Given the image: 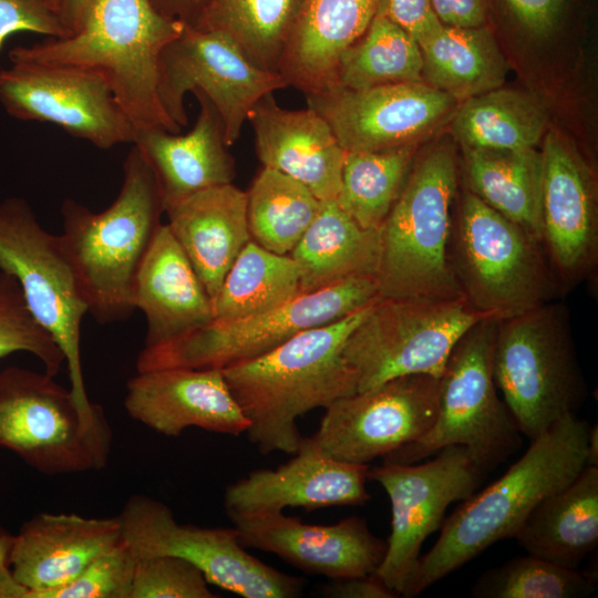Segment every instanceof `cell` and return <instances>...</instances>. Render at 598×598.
<instances>
[{"instance_id": "1", "label": "cell", "mask_w": 598, "mask_h": 598, "mask_svg": "<svg viewBox=\"0 0 598 598\" xmlns=\"http://www.w3.org/2000/svg\"><path fill=\"white\" fill-rule=\"evenodd\" d=\"M589 430L576 413L565 415L532 440L497 481L462 501L444 519L436 543L420 556L401 597L420 595L491 545L515 538L532 511L587 465Z\"/></svg>"}, {"instance_id": "2", "label": "cell", "mask_w": 598, "mask_h": 598, "mask_svg": "<svg viewBox=\"0 0 598 598\" xmlns=\"http://www.w3.org/2000/svg\"><path fill=\"white\" fill-rule=\"evenodd\" d=\"M377 300L337 321L301 331L261 357L221 370L249 422L245 434L261 454H295L303 439L297 420L355 393L342 350Z\"/></svg>"}, {"instance_id": "3", "label": "cell", "mask_w": 598, "mask_h": 598, "mask_svg": "<svg viewBox=\"0 0 598 598\" xmlns=\"http://www.w3.org/2000/svg\"><path fill=\"white\" fill-rule=\"evenodd\" d=\"M184 24L159 13L151 0H94L76 32L14 47L8 59L93 72L105 81L135 131L178 133L181 127L161 104L157 84L162 51Z\"/></svg>"}, {"instance_id": "4", "label": "cell", "mask_w": 598, "mask_h": 598, "mask_svg": "<svg viewBox=\"0 0 598 598\" xmlns=\"http://www.w3.org/2000/svg\"><path fill=\"white\" fill-rule=\"evenodd\" d=\"M123 184L104 210L66 198L58 235L90 313L107 324L135 310L133 287L140 266L162 225L164 207L155 177L133 145L123 163Z\"/></svg>"}, {"instance_id": "5", "label": "cell", "mask_w": 598, "mask_h": 598, "mask_svg": "<svg viewBox=\"0 0 598 598\" xmlns=\"http://www.w3.org/2000/svg\"><path fill=\"white\" fill-rule=\"evenodd\" d=\"M456 188L457 162L451 146H435L413 161L379 227L374 278L380 297H464L448 262Z\"/></svg>"}, {"instance_id": "6", "label": "cell", "mask_w": 598, "mask_h": 598, "mask_svg": "<svg viewBox=\"0 0 598 598\" xmlns=\"http://www.w3.org/2000/svg\"><path fill=\"white\" fill-rule=\"evenodd\" d=\"M448 262L470 305L498 321L563 293L542 243L468 189L452 218Z\"/></svg>"}, {"instance_id": "7", "label": "cell", "mask_w": 598, "mask_h": 598, "mask_svg": "<svg viewBox=\"0 0 598 598\" xmlns=\"http://www.w3.org/2000/svg\"><path fill=\"white\" fill-rule=\"evenodd\" d=\"M493 375L519 432L529 441L577 413L587 385L566 307L551 301L498 321Z\"/></svg>"}, {"instance_id": "8", "label": "cell", "mask_w": 598, "mask_h": 598, "mask_svg": "<svg viewBox=\"0 0 598 598\" xmlns=\"http://www.w3.org/2000/svg\"><path fill=\"white\" fill-rule=\"evenodd\" d=\"M498 320L483 318L455 343L440 377L439 411L420 440L383 457L411 464L450 445H463L485 474L509 458L522 444L519 432L493 375Z\"/></svg>"}, {"instance_id": "9", "label": "cell", "mask_w": 598, "mask_h": 598, "mask_svg": "<svg viewBox=\"0 0 598 598\" xmlns=\"http://www.w3.org/2000/svg\"><path fill=\"white\" fill-rule=\"evenodd\" d=\"M113 432L104 411L90 416L54 377L8 367L0 371V447L47 475L106 466Z\"/></svg>"}, {"instance_id": "10", "label": "cell", "mask_w": 598, "mask_h": 598, "mask_svg": "<svg viewBox=\"0 0 598 598\" xmlns=\"http://www.w3.org/2000/svg\"><path fill=\"white\" fill-rule=\"evenodd\" d=\"M483 318L464 297H380L342 350L355 393L404 375L440 378L455 343Z\"/></svg>"}, {"instance_id": "11", "label": "cell", "mask_w": 598, "mask_h": 598, "mask_svg": "<svg viewBox=\"0 0 598 598\" xmlns=\"http://www.w3.org/2000/svg\"><path fill=\"white\" fill-rule=\"evenodd\" d=\"M380 298L373 276H357L300 293L265 313L237 320H212L166 343L143 348L136 371L218 369L246 362L276 349L297 333L337 321Z\"/></svg>"}, {"instance_id": "12", "label": "cell", "mask_w": 598, "mask_h": 598, "mask_svg": "<svg viewBox=\"0 0 598 598\" xmlns=\"http://www.w3.org/2000/svg\"><path fill=\"white\" fill-rule=\"evenodd\" d=\"M0 271L16 278L29 310L61 349L70 390L90 416L103 408L90 401L81 362V326L87 307L56 235L47 231L21 197L0 202Z\"/></svg>"}, {"instance_id": "13", "label": "cell", "mask_w": 598, "mask_h": 598, "mask_svg": "<svg viewBox=\"0 0 598 598\" xmlns=\"http://www.w3.org/2000/svg\"><path fill=\"white\" fill-rule=\"evenodd\" d=\"M137 558L169 555L198 568L208 584L244 598H293L305 580L279 571L246 550L236 528L181 524L164 503L131 496L117 515Z\"/></svg>"}, {"instance_id": "14", "label": "cell", "mask_w": 598, "mask_h": 598, "mask_svg": "<svg viewBox=\"0 0 598 598\" xmlns=\"http://www.w3.org/2000/svg\"><path fill=\"white\" fill-rule=\"evenodd\" d=\"M286 86L278 72L256 66L225 34L187 24L159 58L157 91L168 117L187 126L185 96L200 91L217 110L228 146L239 138L252 106Z\"/></svg>"}, {"instance_id": "15", "label": "cell", "mask_w": 598, "mask_h": 598, "mask_svg": "<svg viewBox=\"0 0 598 598\" xmlns=\"http://www.w3.org/2000/svg\"><path fill=\"white\" fill-rule=\"evenodd\" d=\"M486 475L463 445L445 446L424 463L369 466L368 480L384 488L392 514L386 553L375 575L400 597L424 540L441 528L447 507L472 496Z\"/></svg>"}, {"instance_id": "16", "label": "cell", "mask_w": 598, "mask_h": 598, "mask_svg": "<svg viewBox=\"0 0 598 598\" xmlns=\"http://www.w3.org/2000/svg\"><path fill=\"white\" fill-rule=\"evenodd\" d=\"M440 378L411 374L341 398L311 436L329 456L369 465L424 436L439 411Z\"/></svg>"}, {"instance_id": "17", "label": "cell", "mask_w": 598, "mask_h": 598, "mask_svg": "<svg viewBox=\"0 0 598 598\" xmlns=\"http://www.w3.org/2000/svg\"><path fill=\"white\" fill-rule=\"evenodd\" d=\"M9 63L0 70V104L11 117L54 124L101 150L133 143L131 121L95 73L65 65Z\"/></svg>"}, {"instance_id": "18", "label": "cell", "mask_w": 598, "mask_h": 598, "mask_svg": "<svg viewBox=\"0 0 598 598\" xmlns=\"http://www.w3.org/2000/svg\"><path fill=\"white\" fill-rule=\"evenodd\" d=\"M307 101L329 123L344 152L416 145L452 118L458 105L454 97L423 81L364 90L336 87L307 94Z\"/></svg>"}, {"instance_id": "19", "label": "cell", "mask_w": 598, "mask_h": 598, "mask_svg": "<svg viewBox=\"0 0 598 598\" xmlns=\"http://www.w3.org/2000/svg\"><path fill=\"white\" fill-rule=\"evenodd\" d=\"M542 154V245L561 292L592 275L598 259L594 179L584 161L557 133Z\"/></svg>"}, {"instance_id": "20", "label": "cell", "mask_w": 598, "mask_h": 598, "mask_svg": "<svg viewBox=\"0 0 598 598\" xmlns=\"http://www.w3.org/2000/svg\"><path fill=\"white\" fill-rule=\"evenodd\" d=\"M227 516L244 547L272 553L307 574L329 579L375 574L386 553V540L359 516L331 525L307 524L282 512Z\"/></svg>"}, {"instance_id": "21", "label": "cell", "mask_w": 598, "mask_h": 598, "mask_svg": "<svg viewBox=\"0 0 598 598\" xmlns=\"http://www.w3.org/2000/svg\"><path fill=\"white\" fill-rule=\"evenodd\" d=\"M369 465L338 461L303 436L292 457L276 468H259L227 486V514H267L289 507L312 511L365 504Z\"/></svg>"}, {"instance_id": "22", "label": "cell", "mask_w": 598, "mask_h": 598, "mask_svg": "<svg viewBox=\"0 0 598 598\" xmlns=\"http://www.w3.org/2000/svg\"><path fill=\"white\" fill-rule=\"evenodd\" d=\"M124 408L133 420L165 436L188 427L238 436L249 425L218 369L137 372L126 384Z\"/></svg>"}, {"instance_id": "23", "label": "cell", "mask_w": 598, "mask_h": 598, "mask_svg": "<svg viewBox=\"0 0 598 598\" xmlns=\"http://www.w3.org/2000/svg\"><path fill=\"white\" fill-rule=\"evenodd\" d=\"M122 539L117 516L87 518L74 513H39L13 534L9 568L28 589L27 598H44L72 581Z\"/></svg>"}, {"instance_id": "24", "label": "cell", "mask_w": 598, "mask_h": 598, "mask_svg": "<svg viewBox=\"0 0 598 598\" xmlns=\"http://www.w3.org/2000/svg\"><path fill=\"white\" fill-rule=\"evenodd\" d=\"M247 121L264 167L295 178L319 200L336 199L346 152L317 111L280 107L270 93L252 106Z\"/></svg>"}, {"instance_id": "25", "label": "cell", "mask_w": 598, "mask_h": 598, "mask_svg": "<svg viewBox=\"0 0 598 598\" xmlns=\"http://www.w3.org/2000/svg\"><path fill=\"white\" fill-rule=\"evenodd\" d=\"M192 93L199 112L189 132L143 128L135 131L132 143L155 177L164 209L197 192L230 184L236 176L217 110L203 92Z\"/></svg>"}, {"instance_id": "26", "label": "cell", "mask_w": 598, "mask_h": 598, "mask_svg": "<svg viewBox=\"0 0 598 598\" xmlns=\"http://www.w3.org/2000/svg\"><path fill=\"white\" fill-rule=\"evenodd\" d=\"M133 305L146 320L143 348L166 343L214 320L212 299L167 224L158 227L140 266Z\"/></svg>"}, {"instance_id": "27", "label": "cell", "mask_w": 598, "mask_h": 598, "mask_svg": "<svg viewBox=\"0 0 598 598\" xmlns=\"http://www.w3.org/2000/svg\"><path fill=\"white\" fill-rule=\"evenodd\" d=\"M375 7L377 0H303L278 73L306 95L336 89L341 55L367 31Z\"/></svg>"}, {"instance_id": "28", "label": "cell", "mask_w": 598, "mask_h": 598, "mask_svg": "<svg viewBox=\"0 0 598 598\" xmlns=\"http://www.w3.org/2000/svg\"><path fill=\"white\" fill-rule=\"evenodd\" d=\"M166 223L213 299L251 239L247 193L233 183L197 192L165 207Z\"/></svg>"}, {"instance_id": "29", "label": "cell", "mask_w": 598, "mask_h": 598, "mask_svg": "<svg viewBox=\"0 0 598 598\" xmlns=\"http://www.w3.org/2000/svg\"><path fill=\"white\" fill-rule=\"evenodd\" d=\"M515 539L527 554L578 568L598 544V465H586L568 485L543 499Z\"/></svg>"}, {"instance_id": "30", "label": "cell", "mask_w": 598, "mask_h": 598, "mask_svg": "<svg viewBox=\"0 0 598 598\" xmlns=\"http://www.w3.org/2000/svg\"><path fill=\"white\" fill-rule=\"evenodd\" d=\"M299 270V292H313L357 276H375L379 229L361 228L336 199L320 209L289 254Z\"/></svg>"}, {"instance_id": "31", "label": "cell", "mask_w": 598, "mask_h": 598, "mask_svg": "<svg viewBox=\"0 0 598 598\" xmlns=\"http://www.w3.org/2000/svg\"><path fill=\"white\" fill-rule=\"evenodd\" d=\"M419 45L423 79L458 103L505 82L506 60L486 24L462 28L442 23Z\"/></svg>"}, {"instance_id": "32", "label": "cell", "mask_w": 598, "mask_h": 598, "mask_svg": "<svg viewBox=\"0 0 598 598\" xmlns=\"http://www.w3.org/2000/svg\"><path fill=\"white\" fill-rule=\"evenodd\" d=\"M467 189L542 243V154L463 147Z\"/></svg>"}, {"instance_id": "33", "label": "cell", "mask_w": 598, "mask_h": 598, "mask_svg": "<svg viewBox=\"0 0 598 598\" xmlns=\"http://www.w3.org/2000/svg\"><path fill=\"white\" fill-rule=\"evenodd\" d=\"M546 125L547 112L537 97L503 87L458 103L452 116L455 137L470 148H536Z\"/></svg>"}, {"instance_id": "34", "label": "cell", "mask_w": 598, "mask_h": 598, "mask_svg": "<svg viewBox=\"0 0 598 598\" xmlns=\"http://www.w3.org/2000/svg\"><path fill=\"white\" fill-rule=\"evenodd\" d=\"M299 292V270L290 255H278L249 240L212 299L215 320H237L268 312Z\"/></svg>"}, {"instance_id": "35", "label": "cell", "mask_w": 598, "mask_h": 598, "mask_svg": "<svg viewBox=\"0 0 598 598\" xmlns=\"http://www.w3.org/2000/svg\"><path fill=\"white\" fill-rule=\"evenodd\" d=\"M303 0H209L194 28L228 37L258 68L278 72Z\"/></svg>"}, {"instance_id": "36", "label": "cell", "mask_w": 598, "mask_h": 598, "mask_svg": "<svg viewBox=\"0 0 598 598\" xmlns=\"http://www.w3.org/2000/svg\"><path fill=\"white\" fill-rule=\"evenodd\" d=\"M247 193L251 240L278 255H289L317 216L321 202L295 178L262 167Z\"/></svg>"}, {"instance_id": "37", "label": "cell", "mask_w": 598, "mask_h": 598, "mask_svg": "<svg viewBox=\"0 0 598 598\" xmlns=\"http://www.w3.org/2000/svg\"><path fill=\"white\" fill-rule=\"evenodd\" d=\"M415 146L346 152L336 200L361 228L379 229L384 221L410 172Z\"/></svg>"}, {"instance_id": "38", "label": "cell", "mask_w": 598, "mask_h": 598, "mask_svg": "<svg viewBox=\"0 0 598 598\" xmlns=\"http://www.w3.org/2000/svg\"><path fill=\"white\" fill-rule=\"evenodd\" d=\"M423 60L419 43L389 19L374 14L363 35L341 55L338 86H373L421 82Z\"/></svg>"}, {"instance_id": "39", "label": "cell", "mask_w": 598, "mask_h": 598, "mask_svg": "<svg viewBox=\"0 0 598 598\" xmlns=\"http://www.w3.org/2000/svg\"><path fill=\"white\" fill-rule=\"evenodd\" d=\"M597 589V573L566 568L527 554L485 570L474 582L475 598H584Z\"/></svg>"}, {"instance_id": "40", "label": "cell", "mask_w": 598, "mask_h": 598, "mask_svg": "<svg viewBox=\"0 0 598 598\" xmlns=\"http://www.w3.org/2000/svg\"><path fill=\"white\" fill-rule=\"evenodd\" d=\"M16 352L33 354L52 377L65 362L59 346L29 310L16 278L0 271V359Z\"/></svg>"}, {"instance_id": "41", "label": "cell", "mask_w": 598, "mask_h": 598, "mask_svg": "<svg viewBox=\"0 0 598 598\" xmlns=\"http://www.w3.org/2000/svg\"><path fill=\"white\" fill-rule=\"evenodd\" d=\"M208 581L194 565L179 557L137 558L130 598H215Z\"/></svg>"}, {"instance_id": "42", "label": "cell", "mask_w": 598, "mask_h": 598, "mask_svg": "<svg viewBox=\"0 0 598 598\" xmlns=\"http://www.w3.org/2000/svg\"><path fill=\"white\" fill-rule=\"evenodd\" d=\"M137 557L122 539L44 598H130Z\"/></svg>"}, {"instance_id": "43", "label": "cell", "mask_w": 598, "mask_h": 598, "mask_svg": "<svg viewBox=\"0 0 598 598\" xmlns=\"http://www.w3.org/2000/svg\"><path fill=\"white\" fill-rule=\"evenodd\" d=\"M30 32L64 38L71 31L45 0H0V52L14 33Z\"/></svg>"}, {"instance_id": "44", "label": "cell", "mask_w": 598, "mask_h": 598, "mask_svg": "<svg viewBox=\"0 0 598 598\" xmlns=\"http://www.w3.org/2000/svg\"><path fill=\"white\" fill-rule=\"evenodd\" d=\"M503 14L524 33L547 38L565 20L573 0H495Z\"/></svg>"}, {"instance_id": "45", "label": "cell", "mask_w": 598, "mask_h": 598, "mask_svg": "<svg viewBox=\"0 0 598 598\" xmlns=\"http://www.w3.org/2000/svg\"><path fill=\"white\" fill-rule=\"evenodd\" d=\"M375 14L399 25L419 44L442 24L432 0H377Z\"/></svg>"}, {"instance_id": "46", "label": "cell", "mask_w": 598, "mask_h": 598, "mask_svg": "<svg viewBox=\"0 0 598 598\" xmlns=\"http://www.w3.org/2000/svg\"><path fill=\"white\" fill-rule=\"evenodd\" d=\"M319 592L328 598H398L375 574L343 579H330Z\"/></svg>"}, {"instance_id": "47", "label": "cell", "mask_w": 598, "mask_h": 598, "mask_svg": "<svg viewBox=\"0 0 598 598\" xmlns=\"http://www.w3.org/2000/svg\"><path fill=\"white\" fill-rule=\"evenodd\" d=\"M439 20L446 25L475 28L487 22L485 0H432Z\"/></svg>"}, {"instance_id": "48", "label": "cell", "mask_w": 598, "mask_h": 598, "mask_svg": "<svg viewBox=\"0 0 598 598\" xmlns=\"http://www.w3.org/2000/svg\"><path fill=\"white\" fill-rule=\"evenodd\" d=\"M209 0H151L154 8L165 17L195 27Z\"/></svg>"}, {"instance_id": "49", "label": "cell", "mask_w": 598, "mask_h": 598, "mask_svg": "<svg viewBox=\"0 0 598 598\" xmlns=\"http://www.w3.org/2000/svg\"><path fill=\"white\" fill-rule=\"evenodd\" d=\"M94 0H62L60 17L73 34L83 24Z\"/></svg>"}, {"instance_id": "50", "label": "cell", "mask_w": 598, "mask_h": 598, "mask_svg": "<svg viewBox=\"0 0 598 598\" xmlns=\"http://www.w3.org/2000/svg\"><path fill=\"white\" fill-rule=\"evenodd\" d=\"M28 589L12 576L9 565L0 568V598H27Z\"/></svg>"}, {"instance_id": "51", "label": "cell", "mask_w": 598, "mask_h": 598, "mask_svg": "<svg viewBox=\"0 0 598 598\" xmlns=\"http://www.w3.org/2000/svg\"><path fill=\"white\" fill-rule=\"evenodd\" d=\"M13 540V534L0 526V568L9 565V554Z\"/></svg>"}, {"instance_id": "52", "label": "cell", "mask_w": 598, "mask_h": 598, "mask_svg": "<svg viewBox=\"0 0 598 598\" xmlns=\"http://www.w3.org/2000/svg\"><path fill=\"white\" fill-rule=\"evenodd\" d=\"M587 465H598V426H590L588 436Z\"/></svg>"}, {"instance_id": "53", "label": "cell", "mask_w": 598, "mask_h": 598, "mask_svg": "<svg viewBox=\"0 0 598 598\" xmlns=\"http://www.w3.org/2000/svg\"><path fill=\"white\" fill-rule=\"evenodd\" d=\"M45 2L56 12H60L62 0H45ZM60 14V13H59Z\"/></svg>"}]
</instances>
